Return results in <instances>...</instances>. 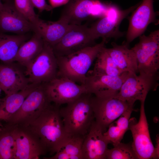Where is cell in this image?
<instances>
[{
	"instance_id": "cell-10",
	"label": "cell",
	"mask_w": 159,
	"mask_h": 159,
	"mask_svg": "<svg viewBox=\"0 0 159 159\" xmlns=\"http://www.w3.org/2000/svg\"><path fill=\"white\" fill-rule=\"evenodd\" d=\"M87 24H69L59 41L52 47L56 57L68 55L96 44Z\"/></svg>"
},
{
	"instance_id": "cell-16",
	"label": "cell",
	"mask_w": 159,
	"mask_h": 159,
	"mask_svg": "<svg viewBox=\"0 0 159 159\" xmlns=\"http://www.w3.org/2000/svg\"><path fill=\"white\" fill-rule=\"evenodd\" d=\"M33 31L32 24L7 1L0 11V32L23 34Z\"/></svg>"
},
{
	"instance_id": "cell-5",
	"label": "cell",
	"mask_w": 159,
	"mask_h": 159,
	"mask_svg": "<svg viewBox=\"0 0 159 159\" xmlns=\"http://www.w3.org/2000/svg\"><path fill=\"white\" fill-rule=\"evenodd\" d=\"M145 102H140V116L138 121L135 117L130 118L128 128L132 133V148L138 159H158L159 143L156 147L151 140L145 110Z\"/></svg>"
},
{
	"instance_id": "cell-20",
	"label": "cell",
	"mask_w": 159,
	"mask_h": 159,
	"mask_svg": "<svg viewBox=\"0 0 159 159\" xmlns=\"http://www.w3.org/2000/svg\"><path fill=\"white\" fill-rule=\"evenodd\" d=\"M97 0H69L62 11L60 18L69 24H81L91 16Z\"/></svg>"
},
{
	"instance_id": "cell-27",
	"label": "cell",
	"mask_w": 159,
	"mask_h": 159,
	"mask_svg": "<svg viewBox=\"0 0 159 159\" xmlns=\"http://www.w3.org/2000/svg\"><path fill=\"white\" fill-rule=\"evenodd\" d=\"M96 59L92 72L112 76H119L124 73L115 63L106 51L105 47L101 49Z\"/></svg>"
},
{
	"instance_id": "cell-12",
	"label": "cell",
	"mask_w": 159,
	"mask_h": 159,
	"mask_svg": "<svg viewBox=\"0 0 159 159\" xmlns=\"http://www.w3.org/2000/svg\"><path fill=\"white\" fill-rule=\"evenodd\" d=\"M13 125L15 141L14 159H39L47 153L39 138L28 127Z\"/></svg>"
},
{
	"instance_id": "cell-8",
	"label": "cell",
	"mask_w": 159,
	"mask_h": 159,
	"mask_svg": "<svg viewBox=\"0 0 159 159\" xmlns=\"http://www.w3.org/2000/svg\"><path fill=\"white\" fill-rule=\"evenodd\" d=\"M134 105L115 96H93L92 106L95 121L104 132L110 125L124 112L133 108Z\"/></svg>"
},
{
	"instance_id": "cell-19",
	"label": "cell",
	"mask_w": 159,
	"mask_h": 159,
	"mask_svg": "<svg viewBox=\"0 0 159 159\" xmlns=\"http://www.w3.org/2000/svg\"><path fill=\"white\" fill-rule=\"evenodd\" d=\"M33 25L34 33L39 35L45 43L52 47L64 35L69 24L60 18L56 21H45L39 18Z\"/></svg>"
},
{
	"instance_id": "cell-9",
	"label": "cell",
	"mask_w": 159,
	"mask_h": 159,
	"mask_svg": "<svg viewBox=\"0 0 159 159\" xmlns=\"http://www.w3.org/2000/svg\"><path fill=\"white\" fill-rule=\"evenodd\" d=\"M140 4L124 10L119 9L115 6L109 7L105 15L89 27L92 39L95 40L101 37L107 40L111 38L117 39L123 36L124 32L120 31L119 29L120 23Z\"/></svg>"
},
{
	"instance_id": "cell-22",
	"label": "cell",
	"mask_w": 159,
	"mask_h": 159,
	"mask_svg": "<svg viewBox=\"0 0 159 159\" xmlns=\"http://www.w3.org/2000/svg\"><path fill=\"white\" fill-rule=\"evenodd\" d=\"M39 85L29 83L24 89L0 98V122L7 123L29 94Z\"/></svg>"
},
{
	"instance_id": "cell-26",
	"label": "cell",
	"mask_w": 159,
	"mask_h": 159,
	"mask_svg": "<svg viewBox=\"0 0 159 159\" xmlns=\"http://www.w3.org/2000/svg\"><path fill=\"white\" fill-rule=\"evenodd\" d=\"M1 127L0 159H14L15 152L14 126L6 123Z\"/></svg>"
},
{
	"instance_id": "cell-2",
	"label": "cell",
	"mask_w": 159,
	"mask_h": 159,
	"mask_svg": "<svg viewBox=\"0 0 159 159\" xmlns=\"http://www.w3.org/2000/svg\"><path fill=\"white\" fill-rule=\"evenodd\" d=\"M92 94L85 92L60 108L65 130L70 136L85 137L95 120L92 106Z\"/></svg>"
},
{
	"instance_id": "cell-31",
	"label": "cell",
	"mask_w": 159,
	"mask_h": 159,
	"mask_svg": "<svg viewBox=\"0 0 159 159\" xmlns=\"http://www.w3.org/2000/svg\"><path fill=\"white\" fill-rule=\"evenodd\" d=\"M33 6L37 9L39 12L44 11H50L53 8L48 4L45 0H31Z\"/></svg>"
},
{
	"instance_id": "cell-32",
	"label": "cell",
	"mask_w": 159,
	"mask_h": 159,
	"mask_svg": "<svg viewBox=\"0 0 159 159\" xmlns=\"http://www.w3.org/2000/svg\"><path fill=\"white\" fill-rule=\"evenodd\" d=\"M45 159H80L77 156L72 155L61 151H58L54 155L48 157H44Z\"/></svg>"
},
{
	"instance_id": "cell-11",
	"label": "cell",
	"mask_w": 159,
	"mask_h": 159,
	"mask_svg": "<svg viewBox=\"0 0 159 159\" xmlns=\"http://www.w3.org/2000/svg\"><path fill=\"white\" fill-rule=\"evenodd\" d=\"M158 80L132 72L127 76L115 95L117 97L134 105L137 100L145 102L147 95L151 90H155L158 85Z\"/></svg>"
},
{
	"instance_id": "cell-33",
	"label": "cell",
	"mask_w": 159,
	"mask_h": 159,
	"mask_svg": "<svg viewBox=\"0 0 159 159\" xmlns=\"http://www.w3.org/2000/svg\"><path fill=\"white\" fill-rule=\"evenodd\" d=\"M51 6L54 8L67 4L69 0H49Z\"/></svg>"
},
{
	"instance_id": "cell-6",
	"label": "cell",
	"mask_w": 159,
	"mask_h": 159,
	"mask_svg": "<svg viewBox=\"0 0 159 159\" xmlns=\"http://www.w3.org/2000/svg\"><path fill=\"white\" fill-rule=\"evenodd\" d=\"M25 67L30 83L39 85L57 77V60L52 47L44 42L41 52Z\"/></svg>"
},
{
	"instance_id": "cell-36",
	"label": "cell",
	"mask_w": 159,
	"mask_h": 159,
	"mask_svg": "<svg viewBox=\"0 0 159 159\" xmlns=\"http://www.w3.org/2000/svg\"><path fill=\"white\" fill-rule=\"evenodd\" d=\"M1 126H0V130H1Z\"/></svg>"
},
{
	"instance_id": "cell-35",
	"label": "cell",
	"mask_w": 159,
	"mask_h": 159,
	"mask_svg": "<svg viewBox=\"0 0 159 159\" xmlns=\"http://www.w3.org/2000/svg\"><path fill=\"white\" fill-rule=\"evenodd\" d=\"M1 89L0 87V93H1Z\"/></svg>"
},
{
	"instance_id": "cell-14",
	"label": "cell",
	"mask_w": 159,
	"mask_h": 159,
	"mask_svg": "<svg viewBox=\"0 0 159 159\" xmlns=\"http://www.w3.org/2000/svg\"><path fill=\"white\" fill-rule=\"evenodd\" d=\"M128 72L112 76L94 73L87 74L84 85L88 92L98 97L115 96L126 79Z\"/></svg>"
},
{
	"instance_id": "cell-4",
	"label": "cell",
	"mask_w": 159,
	"mask_h": 159,
	"mask_svg": "<svg viewBox=\"0 0 159 159\" xmlns=\"http://www.w3.org/2000/svg\"><path fill=\"white\" fill-rule=\"evenodd\" d=\"M131 49L136 55L139 74L159 80V30L140 36L139 42Z\"/></svg>"
},
{
	"instance_id": "cell-3",
	"label": "cell",
	"mask_w": 159,
	"mask_h": 159,
	"mask_svg": "<svg viewBox=\"0 0 159 159\" xmlns=\"http://www.w3.org/2000/svg\"><path fill=\"white\" fill-rule=\"evenodd\" d=\"M107 40L101 42L72 54L56 57L57 77H66L80 84L84 85L87 72Z\"/></svg>"
},
{
	"instance_id": "cell-28",
	"label": "cell",
	"mask_w": 159,
	"mask_h": 159,
	"mask_svg": "<svg viewBox=\"0 0 159 159\" xmlns=\"http://www.w3.org/2000/svg\"><path fill=\"white\" fill-rule=\"evenodd\" d=\"M138 159L132 143H119L111 149L107 150L105 159Z\"/></svg>"
},
{
	"instance_id": "cell-29",
	"label": "cell",
	"mask_w": 159,
	"mask_h": 159,
	"mask_svg": "<svg viewBox=\"0 0 159 159\" xmlns=\"http://www.w3.org/2000/svg\"><path fill=\"white\" fill-rule=\"evenodd\" d=\"M84 138L80 136H70L58 151H62L72 155L77 156L80 159H82V149Z\"/></svg>"
},
{
	"instance_id": "cell-21",
	"label": "cell",
	"mask_w": 159,
	"mask_h": 159,
	"mask_svg": "<svg viewBox=\"0 0 159 159\" xmlns=\"http://www.w3.org/2000/svg\"><path fill=\"white\" fill-rule=\"evenodd\" d=\"M112 47L106 49L114 62L122 72H138V62L136 55L126 42L121 45L115 42L111 43Z\"/></svg>"
},
{
	"instance_id": "cell-24",
	"label": "cell",
	"mask_w": 159,
	"mask_h": 159,
	"mask_svg": "<svg viewBox=\"0 0 159 159\" xmlns=\"http://www.w3.org/2000/svg\"><path fill=\"white\" fill-rule=\"evenodd\" d=\"M27 34L10 35L0 32V60L4 63L14 62L19 47L29 38Z\"/></svg>"
},
{
	"instance_id": "cell-15",
	"label": "cell",
	"mask_w": 159,
	"mask_h": 159,
	"mask_svg": "<svg viewBox=\"0 0 159 159\" xmlns=\"http://www.w3.org/2000/svg\"><path fill=\"white\" fill-rule=\"evenodd\" d=\"M153 0H143L133 11L129 19L126 42L128 44L142 35L149 24L156 20Z\"/></svg>"
},
{
	"instance_id": "cell-13",
	"label": "cell",
	"mask_w": 159,
	"mask_h": 159,
	"mask_svg": "<svg viewBox=\"0 0 159 159\" xmlns=\"http://www.w3.org/2000/svg\"><path fill=\"white\" fill-rule=\"evenodd\" d=\"M48 97L51 103L59 106L67 104L88 92L85 85L66 77H57L44 83Z\"/></svg>"
},
{
	"instance_id": "cell-18",
	"label": "cell",
	"mask_w": 159,
	"mask_h": 159,
	"mask_svg": "<svg viewBox=\"0 0 159 159\" xmlns=\"http://www.w3.org/2000/svg\"><path fill=\"white\" fill-rule=\"evenodd\" d=\"M29 83L25 72L13 62L0 64V87L6 95L19 91Z\"/></svg>"
},
{
	"instance_id": "cell-17",
	"label": "cell",
	"mask_w": 159,
	"mask_h": 159,
	"mask_svg": "<svg viewBox=\"0 0 159 159\" xmlns=\"http://www.w3.org/2000/svg\"><path fill=\"white\" fill-rule=\"evenodd\" d=\"M95 120L84 138L82 149V159H105L109 142Z\"/></svg>"
},
{
	"instance_id": "cell-7",
	"label": "cell",
	"mask_w": 159,
	"mask_h": 159,
	"mask_svg": "<svg viewBox=\"0 0 159 159\" xmlns=\"http://www.w3.org/2000/svg\"><path fill=\"white\" fill-rule=\"evenodd\" d=\"M51 103L47 95L44 83L40 84L29 94L18 110L6 123L27 126Z\"/></svg>"
},
{
	"instance_id": "cell-23",
	"label": "cell",
	"mask_w": 159,
	"mask_h": 159,
	"mask_svg": "<svg viewBox=\"0 0 159 159\" xmlns=\"http://www.w3.org/2000/svg\"><path fill=\"white\" fill-rule=\"evenodd\" d=\"M44 42L38 34L34 33L29 40L23 43L19 47L16 54L14 61L26 67L42 50Z\"/></svg>"
},
{
	"instance_id": "cell-34",
	"label": "cell",
	"mask_w": 159,
	"mask_h": 159,
	"mask_svg": "<svg viewBox=\"0 0 159 159\" xmlns=\"http://www.w3.org/2000/svg\"><path fill=\"white\" fill-rule=\"evenodd\" d=\"M4 6V4L2 3L0 0V11L3 8Z\"/></svg>"
},
{
	"instance_id": "cell-1",
	"label": "cell",
	"mask_w": 159,
	"mask_h": 159,
	"mask_svg": "<svg viewBox=\"0 0 159 159\" xmlns=\"http://www.w3.org/2000/svg\"><path fill=\"white\" fill-rule=\"evenodd\" d=\"M59 109V106L51 103L26 126L38 137L46 153L51 156L70 136L65 130Z\"/></svg>"
},
{
	"instance_id": "cell-30",
	"label": "cell",
	"mask_w": 159,
	"mask_h": 159,
	"mask_svg": "<svg viewBox=\"0 0 159 159\" xmlns=\"http://www.w3.org/2000/svg\"><path fill=\"white\" fill-rule=\"evenodd\" d=\"M14 6L18 11L32 24L39 18L31 0H14Z\"/></svg>"
},
{
	"instance_id": "cell-25",
	"label": "cell",
	"mask_w": 159,
	"mask_h": 159,
	"mask_svg": "<svg viewBox=\"0 0 159 159\" xmlns=\"http://www.w3.org/2000/svg\"><path fill=\"white\" fill-rule=\"evenodd\" d=\"M134 108L124 112L116 121L111 123L108 130L103 133L105 138L115 146L120 143L124 135L129 130V121Z\"/></svg>"
}]
</instances>
